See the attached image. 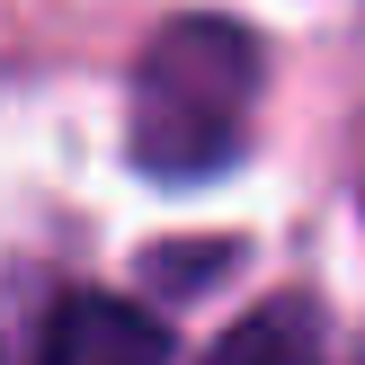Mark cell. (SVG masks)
Here are the masks:
<instances>
[{"label":"cell","instance_id":"6da1fadb","mask_svg":"<svg viewBox=\"0 0 365 365\" xmlns=\"http://www.w3.org/2000/svg\"><path fill=\"white\" fill-rule=\"evenodd\" d=\"M259 98V36L232 18H170L134 63L125 143L152 178H205L241 152Z\"/></svg>","mask_w":365,"mask_h":365},{"label":"cell","instance_id":"7a4b0ae2","mask_svg":"<svg viewBox=\"0 0 365 365\" xmlns=\"http://www.w3.org/2000/svg\"><path fill=\"white\" fill-rule=\"evenodd\" d=\"M36 365H170V330L134 303L107 294H63L45 312V339H36Z\"/></svg>","mask_w":365,"mask_h":365},{"label":"cell","instance_id":"3957f363","mask_svg":"<svg viewBox=\"0 0 365 365\" xmlns=\"http://www.w3.org/2000/svg\"><path fill=\"white\" fill-rule=\"evenodd\" d=\"M205 365H321V312L303 294H277V303H259Z\"/></svg>","mask_w":365,"mask_h":365}]
</instances>
